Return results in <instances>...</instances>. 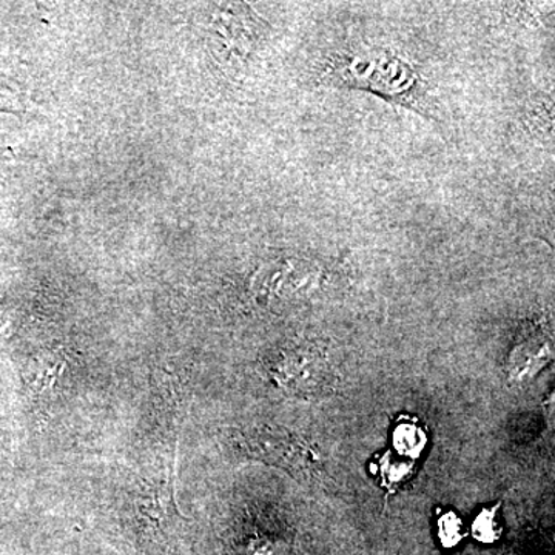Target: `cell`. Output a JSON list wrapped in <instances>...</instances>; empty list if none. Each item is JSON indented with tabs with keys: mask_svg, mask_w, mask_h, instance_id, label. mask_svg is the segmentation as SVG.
<instances>
[{
	"mask_svg": "<svg viewBox=\"0 0 555 555\" xmlns=\"http://www.w3.org/2000/svg\"><path fill=\"white\" fill-rule=\"evenodd\" d=\"M553 356V339L546 332H525L509 358L511 377L524 382L535 375Z\"/></svg>",
	"mask_w": 555,
	"mask_h": 555,
	"instance_id": "obj_6",
	"label": "cell"
},
{
	"mask_svg": "<svg viewBox=\"0 0 555 555\" xmlns=\"http://www.w3.org/2000/svg\"><path fill=\"white\" fill-rule=\"evenodd\" d=\"M492 514H483V516H480L477 520L476 525V534L478 537V540H481V542H492V540L495 539V526L494 520H492Z\"/></svg>",
	"mask_w": 555,
	"mask_h": 555,
	"instance_id": "obj_8",
	"label": "cell"
},
{
	"mask_svg": "<svg viewBox=\"0 0 555 555\" xmlns=\"http://www.w3.org/2000/svg\"><path fill=\"white\" fill-rule=\"evenodd\" d=\"M246 441L248 451L266 462L276 463V465L288 467V469L298 467L302 473L313 466L308 459L309 451L284 434L257 433L255 436L248 437Z\"/></svg>",
	"mask_w": 555,
	"mask_h": 555,
	"instance_id": "obj_5",
	"label": "cell"
},
{
	"mask_svg": "<svg viewBox=\"0 0 555 555\" xmlns=\"http://www.w3.org/2000/svg\"><path fill=\"white\" fill-rule=\"evenodd\" d=\"M211 53L222 65L247 64L266 38V22L244 3H214L207 9Z\"/></svg>",
	"mask_w": 555,
	"mask_h": 555,
	"instance_id": "obj_2",
	"label": "cell"
},
{
	"mask_svg": "<svg viewBox=\"0 0 555 555\" xmlns=\"http://www.w3.org/2000/svg\"><path fill=\"white\" fill-rule=\"evenodd\" d=\"M324 86L361 90L437 118L438 105L425 73L398 51L378 43H357L334 51L321 68Z\"/></svg>",
	"mask_w": 555,
	"mask_h": 555,
	"instance_id": "obj_1",
	"label": "cell"
},
{
	"mask_svg": "<svg viewBox=\"0 0 555 555\" xmlns=\"http://www.w3.org/2000/svg\"><path fill=\"white\" fill-rule=\"evenodd\" d=\"M327 276L326 262L315 257L291 255L262 266L255 273L251 291L264 305L276 299H305L320 292Z\"/></svg>",
	"mask_w": 555,
	"mask_h": 555,
	"instance_id": "obj_3",
	"label": "cell"
},
{
	"mask_svg": "<svg viewBox=\"0 0 555 555\" xmlns=\"http://www.w3.org/2000/svg\"><path fill=\"white\" fill-rule=\"evenodd\" d=\"M441 542L447 546H454L460 540V524L454 516H448L441 520Z\"/></svg>",
	"mask_w": 555,
	"mask_h": 555,
	"instance_id": "obj_7",
	"label": "cell"
},
{
	"mask_svg": "<svg viewBox=\"0 0 555 555\" xmlns=\"http://www.w3.org/2000/svg\"><path fill=\"white\" fill-rule=\"evenodd\" d=\"M276 377L281 385L297 392H321L332 377L327 357L313 345H299L284 350L276 363Z\"/></svg>",
	"mask_w": 555,
	"mask_h": 555,
	"instance_id": "obj_4",
	"label": "cell"
}]
</instances>
